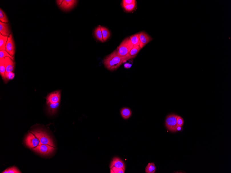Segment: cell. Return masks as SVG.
Here are the masks:
<instances>
[{"instance_id":"6da1fadb","label":"cell","mask_w":231,"mask_h":173,"mask_svg":"<svg viewBox=\"0 0 231 173\" xmlns=\"http://www.w3.org/2000/svg\"><path fill=\"white\" fill-rule=\"evenodd\" d=\"M136 56L130 55L126 57L119 56L116 53V50L104 58L103 63L107 69L111 71H114L127 60L135 58Z\"/></svg>"},{"instance_id":"7a4b0ae2","label":"cell","mask_w":231,"mask_h":173,"mask_svg":"<svg viewBox=\"0 0 231 173\" xmlns=\"http://www.w3.org/2000/svg\"><path fill=\"white\" fill-rule=\"evenodd\" d=\"M134 46L129 37H127L122 41L117 47L116 50V53L119 56L126 57L128 56L129 52Z\"/></svg>"},{"instance_id":"3957f363","label":"cell","mask_w":231,"mask_h":173,"mask_svg":"<svg viewBox=\"0 0 231 173\" xmlns=\"http://www.w3.org/2000/svg\"><path fill=\"white\" fill-rule=\"evenodd\" d=\"M31 133L38 139L40 141L39 145L47 144L55 147V145L52 139L45 132L37 130L33 131H31Z\"/></svg>"},{"instance_id":"277c9868","label":"cell","mask_w":231,"mask_h":173,"mask_svg":"<svg viewBox=\"0 0 231 173\" xmlns=\"http://www.w3.org/2000/svg\"><path fill=\"white\" fill-rule=\"evenodd\" d=\"M55 147L47 144H41L33 148L34 151L42 155L50 154L55 150Z\"/></svg>"},{"instance_id":"5b68a950","label":"cell","mask_w":231,"mask_h":173,"mask_svg":"<svg viewBox=\"0 0 231 173\" xmlns=\"http://www.w3.org/2000/svg\"><path fill=\"white\" fill-rule=\"evenodd\" d=\"M178 115H171L167 116L165 121V125L168 130L173 132L175 128L177 126V118Z\"/></svg>"},{"instance_id":"8992f818","label":"cell","mask_w":231,"mask_h":173,"mask_svg":"<svg viewBox=\"0 0 231 173\" xmlns=\"http://www.w3.org/2000/svg\"><path fill=\"white\" fill-rule=\"evenodd\" d=\"M40 141L38 138L32 133H29L26 137L25 143L30 148H33L38 146Z\"/></svg>"},{"instance_id":"52a82bcc","label":"cell","mask_w":231,"mask_h":173,"mask_svg":"<svg viewBox=\"0 0 231 173\" xmlns=\"http://www.w3.org/2000/svg\"><path fill=\"white\" fill-rule=\"evenodd\" d=\"M5 48L6 51L11 56L14 57L15 52V46L12 34H11L8 37Z\"/></svg>"},{"instance_id":"ba28073f","label":"cell","mask_w":231,"mask_h":173,"mask_svg":"<svg viewBox=\"0 0 231 173\" xmlns=\"http://www.w3.org/2000/svg\"><path fill=\"white\" fill-rule=\"evenodd\" d=\"M61 95V93L60 91H57L51 93L46 98V103H55L60 102Z\"/></svg>"},{"instance_id":"9c48e42d","label":"cell","mask_w":231,"mask_h":173,"mask_svg":"<svg viewBox=\"0 0 231 173\" xmlns=\"http://www.w3.org/2000/svg\"><path fill=\"white\" fill-rule=\"evenodd\" d=\"M78 1L76 0H63L59 7L64 11H69L76 6Z\"/></svg>"},{"instance_id":"30bf717a","label":"cell","mask_w":231,"mask_h":173,"mask_svg":"<svg viewBox=\"0 0 231 173\" xmlns=\"http://www.w3.org/2000/svg\"><path fill=\"white\" fill-rule=\"evenodd\" d=\"M139 37L140 40V46L141 49L153 40L151 36L144 32H140L139 33Z\"/></svg>"},{"instance_id":"8fae6325","label":"cell","mask_w":231,"mask_h":173,"mask_svg":"<svg viewBox=\"0 0 231 173\" xmlns=\"http://www.w3.org/2000/svg\"><path fill=\"white\" fill-rule=\"evenodd\" d=\"M11 32L9 24L0 21V34L5 36L9 37Z\"/></svg>"},{"instance_id":"7c38bea8","label":"cell","mask_w":231,"mask_h":173,"mask_svg":"<svg viewBox=\"0 0 231 173\" xmlns=\"http://www.w3.org/2000/svg\"><path fill=\"white\" fill-rule=\"evenodd\" d=\"M6 73L12 72L15 68V62L9 57H6L4 58Z\"/></svg>"},{"instance_id":"4fadbf2b","label":"cell","mask_w":231,"mask_h":173,"mask_svg":"<svg viewBox=\"0 0 231 173\" xmlns=\"http://www.w3.org/2000/svg\"><path fill=\"white\" fill-rule=\"evenodd\" d=\"M113 167L122 168L124 170H125V166L124 162L120 158L117 157H115L113 159L110 166V168H111Z\"/></svg>"},{"instance_id":"5bb4252c","label":"cell","mask_w":231,"mask_h":173,"mask_svg":"<svg viewBox=\"0 0 231 173\" xmlns=\"http://www.w3.org/2000/svg\"><path fill=\"white\" fill-rule=\"evenodd\" d=\"M60 102L55 103H49L48 105V111L49 113L51 115H54L58 110L59 107Z\"/></svg>"},{"instance_id":"9a60e30c","label":"cell","mask_w":231,"mask_h":173,"mask_svg":"<svg viewBox=\"0 0 231 173\" xmlns=\"http://www.w3.org/2000/svg\"><path fill=\"white\" fill-rule=\"evenodd\" d=\"M101 26L100 25L98 26L95 29L94 33V35L96 38L99 41L104 43L103 40V37L102 33V31L101 29Z\"/></svg>"},{"instance_id":"2e32d148","label":"cell","mask_w":231,"mask_h":173,"mask_svg":"<svg viewBox=\"0 0 231 173\" xmlns=\"http://www.w3.org/2000/svg\"><path fill=\"white\" fill-rule=\"evenodd\" d=\"M6 69L5 66L4 58H0V74L3 79L6 81L5 74Z\"/></svg>"},{"instance_id":"e0dca14e","label":"cell","mask_w":231,"mask_h":173,"mask_svg":"<svg viewBox=\"0 0 231 173\" xmlns=\"http://www.w3.org/2000/svg\"><path fill=\"white\" fill-rule=\"evenodd\" d=\"M101 31L104 42H105L109 39L111 36V32L109 29L104 27L101 26Z\"/></svg>"},{"instance_id":"ac0fdd59","label":"cell","mask_w":231,"mask_h":173,"mask_svg":"<svg viewBox=\"0 0 231 173\" xmlns=\"http://www.w3.org/2000/svg\"><path fill=\"white\" fill-rule=\"evenodd\" d=\"M120 113L122 117L124 119H128L132 115V111L130 109L127 107L122 108L121 110Z\"/></svg>"},{"instance_id":"d6986e66","label":"cell","mask_w":231,"mask_h":173,"mask_svg":"<svg viewBox=\"0 0 231 173\" xmlns=\"http://www.w3.org/2000/svg\"><path fill=\"white\" fill-rule=\"evenodd\" d=\"M8 37L5 36L0 34V50H5V46Z\"/></svg>"},{"instance_id":"ffe728a7","label":"cell","mask_w":231,"mask_h":173,"mask_svg":"<svg viewBox=\"0 0 231 173\" xmlns=\"http://www.w3.org/2000/svg\"><path fill=\"white\" fill-rule=\"evenodd\" d=\"M156 170V166L154 162L149 163L145 168V172L154 173Z\"/></svg>"},{"instance_id":"44dd1931","label":"cell","mask_w":231,"mask_h":173,"mask_svg":"<svg viewBox=\"0 0 231 173\" xmlns=\"http://www.w3.org/2000/svg\"><path fill=\"white\" fill-rule=\"evenodd\" d=\"M132 43L134 46L140 45V40L139 37V33L134 34L129 37Z\"/></svg>"},{"instance_id":"7402d4cb","label":"cell","mask_w":231,"mask_h":173,"mask_svg":"<svg viewBox=\"0 0 231 173\" xmlns=\"http://www.w3.org/2000/svg\"><path fill=\"white\" fill-rule=\"evenodd\" d=\"M140 49L141 48L140 46H134L133 48H132L130 52H129V54L132 56H136L137 54L138 53Z\"/></svg>"},{"instance_id":"603a6c76","label":"cell","mask_w":231,"mask_h":173,"mask_svg":"<svg viewBox=\"0 0 231 173\" xmlns=\"http://www.w3.org/2000/svg\"><path fill=\"white\" fill-rule=\"evenodd\" d=\"M0 21L4 23L9 22L7 15L1 8L0 9Z\"/></svg>"},{"instance_id":"cb8c5ba5","label":"cell","mask_w":231,"mask_h":173,"mask_svg":"<svg viewBox=\"0 0 231 173\" xmlns=\"http://www.w3.org/2000/svg\"><path fill=\"white\" fill-rule=\"evenodd\" d=\"M2 173H21V171H19L17 168L15 166H13L11 168H9L5 170L4 171L2 172Z\"/></svg>"},{"instance_id":"d4e9b609","label":"cell","mask_w":231,"mask_h":173,"mask_svg":"<svg viewBox=\"0 0 231 173\" xmlns=\"http://www.w3.org/2000/svg\"><path fill=\"white\" fill-rule=\"evenodd\" d=\"M123 7L127 12H130L135 9L136 6V2L133 4L125 5H122Z\"/></svg>"},{"instance_id":"484cf974","label":"cell","mask_w":231,"mask_h":173,"mask_svg":"<svg viewBox=\"0 0 231 173\" xmlns=\"http://www.w3.org/2000/svg\"><path fill=\"white\" fill-rule=\"evenodd\" d=\"M6 57H9L13 61L14 60V57L11 56L6 50H0V58H5Z\"/></svg>"},{"instance_id":"4316f807","label":"cell","mask_w":231,"mask_h":173,"mask_svg":"<svg viewBox=\"0 0 231 173\" xmlns=\"http://www.w3.org/2000/svg\"><path fill=\"white\" fill-rule=\"evenodd\" d=\"M111 169L110 172L111 173H124V171H125L122 168L113 167Z\"/></svg>"},{"instance_id":"83f0119b","label":"cell","mask_w":231,"mask_h":173,"mask_svg":"<svg viewBox=\"0 0 231 173\" xmlns=\"http://www.w3.org/2000/svg\"><path fill=\"white\" fill-rule=\"evenodd\" d=\"M5 76L6 80V81L9 80H12L14 77L15 74L14 73L12 72H9L6 73Z\"/></svg>"},{"instance_id":"f1b7e54d","label":"cell","mask_w":231,"mask_h":173,"mask_svg":"<svg viewBox=\"0 0 231 173\" xmlns=\"http://www.w3.org/2000/svg\"><path fill=\"white\" fill-rule=\"evenodd\" d=\"M177 124L178 126L182 127L184 124V120L181 117L178 116L177 118Z\"/></svg>"},{"instance_id":"f546056e","label":"cell","mask_w":231,"mask_h":173,"mask_svg":"<svg viewBox=\"0 0 231 173\" xmlns=\"http://www.w3.org/2000/svg\"><path fill=\"white\" fill-rule=\"evenodd\" d=\"M136 2L135 0H123L122 1V5H130Z\"/></svg>"},{"instance_id":"4dcf8cb0","label":"cell","mask_w":231,"mask_h":173,"mask_svg":"<svg viewBox=\"0 0 231 173\" xmlns=\"http://www.w3.org/2000/svg\"><path fill=\"white\" fill-rule=\"evenodd\" d=\"M182 130V127L178 126V125H177V126L176 127V128H175L173 132L181 131Z\"/></svg>"},{"instance_id":"1f68e13d","label":"cell","mask_w":231,"mask_h":173,"mask_svg":"<svg viewBox=\"0 0 231 173\" xmlns=\"http://www.w3.org/2000/svg\"><path fill=\"white\" fill-rule=\"evenodd\" d=\"M62 1H60V0H58V1H56L57 4L59 6L60 5L62 4Z\"/></svg>"}]
</instances>
